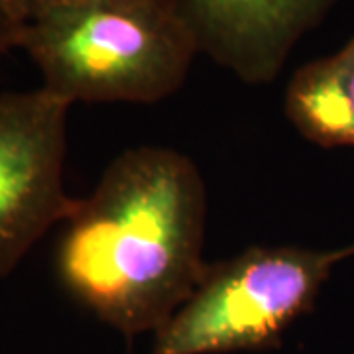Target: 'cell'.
I'll list each match as a JSON object with an SVG mask.
<instances>
[{
  "instance_id": "6da1fadb",
  "label": "cell",
  "mask_w": 354,
  "mask_h": 354,
  "mask_svg": "<svg viewBox=\"0 0 354 354\" xmlns=\"http://www.w3.org/2000/svg\"><path fill=\"white\" fill-rule=\"evenodd\" d=\"M62 227L55 272L64 290L127 337L156 335L209 268L205 179L167 146L116 156Z\"/></svg>"
},
{
  "instance_id": "7a4b0ae2",
  "label": "cell",
  "mask_w": 354,
  "mask_h": 354,
  "mask_svg": "<svg viewBox=\"0 0 354 354\" xmlns=\"http://www.w3.org/2000/svg\"><path fill=\"white\" fill-rule=\"evenodd\" d=\"M41 87L67 102L164 101L199 51L176 0H85L28 22L20 36Z\"/></svg>"
},
{
  "instance_id": "3957f363",
  "label": "cell",
  "mask_w": 354,
  "mask_h": 354,
  "mask_svg": "<svg viewBox=\"0 0 354 354\" xmlns=\"http://www.w3.org/2000/svg\"><path fill=\"white\" fill-rule=\"evenodd\" d=\"M354 244L335 250L250 246L209 264L189 299L153 337V354H225L279 344L313 309L335 266Z\"/></svg>"
},
{
  "instance_id": "277c9868",
  "label": "cell",
  "mask_w": 354,
  "mask_h": 354,
  "mask_svg": "<svg viewBox=\"0 0 354 354\" xmlns=\"http://www.w3.org/2000/svg\"><path fill=\"white\" fill-rule=\"evenodd\" d=\"M69 109L46 87L0 93V279L75 211L65 187Z\"/></svg>"
},
{
  "instance_id": "5b68a950",
  "label": "cell",
  "mask_w": 354,
  "mask_h": 354,
  "mask_svg": "<svg viewBox=\"0 0 354 354\" xmlns=\"http://www.w3.org/2000/svg\"><path fill=\"white\" fill-rule=\"evenodd\" d=\"M337 0H176L199 51L242 83L264 85L279 75L297 41Z\"/></svg>"
},
{
  "instance_id": "8992f818",
  "label": "cell",
  "mask_w": 354,
  "mask_h": 354,
  "mask_svg": "<svg viewBox=\"0 0 354 354\" xmlns=\"http://www.w3.org/2000/svg\"><path fill=\"white\" fill-rule=\"evenodd\" d=\"M283 114L305 140L323 148H354V38L335 55L291 75Z\"/></svg>"
},
{
  "instance_id": "52a82bcc",
  "label": "cell",
  "mask_w": 354,
  "mask_h": 354,
  "mask_svg": "<svg viewBox=\"0 0 354 354\" xmlns=\"http://www.w3.org/2000/svg\"><path fill=\"white\" fill-rule=\"evenodd\" d=\"M24 22L12 10L10 0H0V57L18 48Z\"/></svg>"
},
{
  "instance_id": "ba28073f",
  "label": "cell",
  "mask_w": 354,
  "mask_h": 354,
  "mask_svg": "<svg viewBox=\"0 0 354 354\" xmlns=\"http://www.w3.org/2000/svg\"><path fill=\"white\" fill-rule=\"evenodd\" d=\"M79 2H85V0H10L12 10L24 24L36 20L44 14L51 12V10L71 6V4H79Z\"/></svg>"
}]
</instances>
